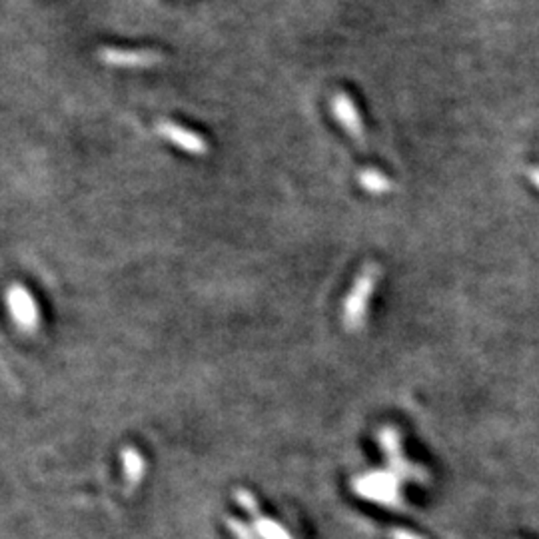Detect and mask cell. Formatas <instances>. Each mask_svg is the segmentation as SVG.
<instances>
[{"mask_svg": "<svg viewBox=\"0 0 539 539\" xmlns=\"http://www.w3.org/2000/svg\"><path fill=\"white\" fill-rule=\"evenodd\" d=\"M356 492L364 498L392 505L398 500V485L389 473H369L356 482Z\"/></svg>", "mask_w": 539, "mask_h": 539, "instance_id": "277c9868", "label": "cell"}, {"mask_svg": "<svg viewBox=\"0 0 539 539\" xmlns=\"http://www.w3.org/2000/svg\"><path fill=\"white\" fill-rule=\"evenodd\" d=\"M378 276H379V268L376 264H368V266L362 270V274L358 276L350 294H347V298L344 302V324L350 332L362 327L366 320L368 304L374 294Z\"/></svg>", "mask_w": 539, "mask_h": 539, "instance_id": "6da1fadb", "label": "cell"}, {"mask_svg": "<svg viewBox=\"0 0 539 539\" xmlns=\"http://www.w3.org/2000/svg\"><path fill=\"white\" fill-rule=\"evenodd\" d=\"M228 525H230V530L234 532V535H236L238 539H254V532H250L246 525H242V523H238V522H234V520H230Z\"/></svg>", "mask_w": 539, "mask_h": 539, "instance_id": "30bf717a", "label": "cell"}, {"mask_svg": "<svg viewBox=\"0 0 539 539\" xmlns=\"http://www.w3.org/2000/svg\"><path fill=\"white\" fill-rule=\"evenodd\" d=\"M158 134L164 136V139L168 142H172L174 146L182 148V150L188 154L204 156L208 152V144L202 136L184 129V126H180V124H174V122L158 124Z\"/></svg>", "mask_w": 539, "mask_h": 539, "instance_id": "5b68a950", "label": "cell"}, {"mask_svg": "<svg viewBox=\"0 0 539 539\" xmlns=\"http://www.w3.org/2000/svg\"><path fill=\"white\" fill-rule=\"evenodd\" d=\"M332 112L336 116V120L340 122L346 132L352 136L354 140L364 142V124L362 119H359V112L356 109V104L347 94L340 92L332 98Z\"/></svg>", "mask_w": 539, "mask_h": 539, "instance_id": "8992f818", "label": "cell"}, {"mask_svg": "<svg viewBox=\"0 0 539 539\" xmlns=\"http://www.w3.org/2000/svg\"><path fill=\"white\" fill-rule=\"evenodd\" d=\"M6 302H8V310L13 314L15 322L23 327L26 332H33L36 330L38 326V308H36V302L33 300V295L28 294V290L25 286H15L8 288L6 294Z\"/></svg>", "mask_w": 539, "mask_h": 539, "instance_id": "7a4b0ae2", "label": "cell"}, {"mask_svg": "<svg viewBox=\"0 0 539 539\" xmlns=\"http://www.w3.org/2000/svg\"><path fill=\"white\" fill-rule=\"evenodd\" d=\"M258 534L264 539H292L286 532H284V527H280L276 522L264 520V517L258 520Z\"/></svg>", "mask_w": 539, "mask_h": 539, "instance_id": "9c48e42d", "label": "cell"}, {"mask_svg": "<svg viewBox=\"0 0 539 539\" xmlns=\"http://www.w3.org/2000/svg\"><path fill=\"white\" fill-rule=\"evenodd\" d=\"M358 182L366 190V192H372V194H384L392 188L389 178L378 171H362L358 176Z\"/></svg>", "mask_w": 539, "mask_h": 539, "instance_id": "ba28073f", "label": "cell"}, {"mask_svg": "<svg viewBox=\"0 0 539 539\" xmlns=\"http://www.w3.org/2000/svg\"><path fill=\"white\" fill-rule=\"evenodd\" d=\"M122 466H124V475L129 480L130 485H136L144 475V460L139 451L134 448H124L122 450Z\"/></svg>", "mask_w": 539, "mask_h": 539, "instance_id": "52a82bcc", "label": "cell"}, {"mask_svg": "<svg viewBox=\"0 0 539 539\" xmlns=\"http://www.w3.org/2000/svg\"><path fill=\"white\" fill-rule=\"evenodd\" d=\"M100 62L109 67L132 68V67H154L161 65L164 57L156 50H122V48H100Z\"/></svg>", "mask_w": 539, "mask_h": 539, "instance_id": "3957f363", "label": "cell"}, {"mask_svg": "<svg viewBox=\"0 0 539 539\" xmlns=\"http://www.w3.org/2000/svg\"><path fill=\"white\" fill-rule=\"evenodd\" d=\"M236 498H238V503L244 505L248 512H254V510H256V500H254L248 492H244V490L236 492Z\"/></svg>", "mask_w": 539, "mask_h": 539, "instance_id": "8fae6325", "label": "cell"}, {"mask_svg": "<svg viewBox=\"0 0 539 539\" xmlns=\"http://www.w3.org/2000/svg\"><path fill=\"white\" fill-rule=\"evenodd\" d=\"M392 539H424V537H420V535L411 534V532H406V530H394L392 532Z\"/></svg>", "mask_w": 539, "mask_h": 539, "instance_id": "7c38bea8", "label": "cell"}]
</instances>
